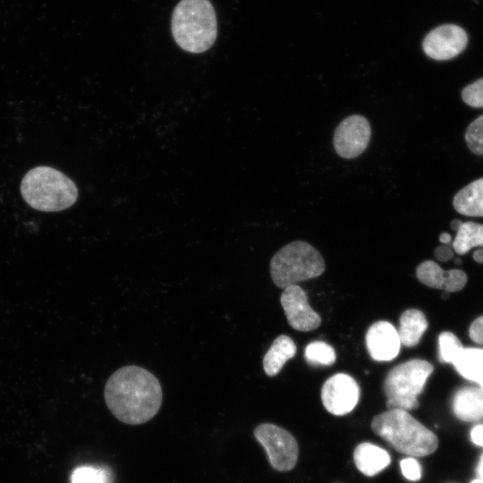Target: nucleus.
Returning a JSON list of instances; mask_svg holds the SVG:
<instances>
[{
	"mask_svg": "<svg viewBox=\"0 0 483 483\" xmlns=\"http://www.w3.org/2000/svg\"><path fill=\"white\" fill-rule=\"evenodd\" d=\"M105 401L120 421L137 425L152 419L159 411L163 393L157 378L139 366H125L107 380Z\"/></svg>",
	"mask_w": 483,
	"mask_h": 483,
	"instance_id": "1",
	"label": "nucleus"
},
{
	"mask_svg": "<svg viewBox=\"0 0 483 483\" xmlns=\"http://www.w3.org/2000/svg\"><path fill=\"white\" fill-rule=\"evenodd\" d=\"M171 30L176 44L184 51H208L217 37V21L209 0H181L174 9Z\"/></svg>",
	"mask_w": 483,
	"mask_h": 483,
	"instance_id": "2",
	"label": "nucleus"
},
{
	"mask_svg": "<svg viewBox=\"0 0 483 483\" xmlns=\"http://www.w3.org/2000/svg\"><path fill=\"white\" fill-rule=\"evenodd\" d=\"M371 428L396 451L411 456H426L438 445L437 436L407 411L391 409L374 417Z\"/></svg>",
	"mask_w": 483,
	"mask_h": 483,
	"instance_id": "3",
	"label": "nucleus"
},
{
	"mask_svg": "<svg viewBox=\"0 0 483 483\" xmlns=\"http://www.w3.org/2000/svg\"><path fill=\"white\" fill-rule=\"evenodd\" d=\"M21 193L29 206L45 212L66 209L78 198L75 183L62 172L49 166L30 170L21 180Z\"/></svg>",
	"mask_w": 483,
	"mask_h": 483,
	"instance_id": "4",
	"label": "nucleus"
},
{
	"mask_svg": "<svg viewBox=\"0 0 483 483\" xmlns=\"http://www.w3.org/2000/svg\"><path fill=\"white\" fill-rule=\"evenodd\" d=\"M321 254L310 244L292 242L279 250L270 261L274 284L285 289L297 283L318 277L325 271Z\"/></svg>",
	"mask_w": 483,
	"mask_h": 483,
	"instance_id": "5",
	"label": "nucleus"
},
{
	"mask_svg": "<svg viewBox=\"0 0 483 483\" xmlns=\"http://www.w3.org/2000/svg\"><path fill=\"white\" fill-rule=\"evenodd\" d=\"M433 369L429 362L420 359L410 360L394 367L384 381L388 410L400 409L408 411L418 408V396Z\"/></svg>",
	"mask_w": 483,
	"mask_h": 483,
	"instance_id": "6",
	"label": "nucleus"
},
{
	"mask_svg": "<svg viewBox=\"0 0 483 483\" xmlns=\"http://www.w3.org/2000/svg\"><path fill=\"white\" fill-rule=\"evenodd\" d=\"M258 442L267 452L269 463L279 471L292 470L298 460V445L295 438L284 428L265 423L254 430Z\"/></svg>",
	"mask_w": 483,
	"mask_h": 483,
	"instance_id": "7",
	"label": "nucleus"
},
{
	"mask_svg": "<svg viewBox=\"0 0 483 483\" xmlns=\"http://www.w3.org/2000/svg\"><path fill=\"white\" fill-rule=\"evenodd\" d=\"M360 387L351 376L338 373L330 377L321 389V400L331 414L343 416L351 412L359 402Z\"/></svg>",
	"mask_w": 483,
	"mask_h": 483,
	"instance_id": "8",
	"label": "nucleus"
},
{
	"mask_svg": "<svg viewBox=\"0 0 483 483\" xmlns=\"http://www.w3.org/2000/svg\"><path fill=\"white\" fill-rule=\"evenodd\" d=\"M468 35L458 25L445 24L429 31L422 47L424 53L436 61L452 59L461 54L467 46Z\"/></svg>",
	"mask_w": 483,
	"mask_h": 483,
	"instance_id": "9",
	"label": "nucleus"
},
{
	"mask_svg": "<svg viewBox=\"0 0 483 483\" xmlns=\"http://www.w3.org/2000/svg\"><path fill=\"white\" fill-rule=\"evenodd\" d=\"M370 136V125L365 117L361 115L349 116L335 130V149L343 158H354L366 149Z\"/></svg>",
	"mask_w": 483,
	"mask_h": 483,
	"instance_id": "10",
	"label": "nucleus"
},
{
	"mask_svg": "<svg viewBox=\"0 0 483 483\" xmlns=\"http://www.w3.org/2000/svg\"><path fill=\"white\" fill-rule=\"evenodd\" d=\"M280 302L293 329L308 332L320 326V316L311 309L306 292L299 285L286 287L281 294Z\"/></svg>",
	"mask_w": 483,
	"mask_h": 483,
	"instance_id": "11",
	"label": "nucleus"
},
{
	"mask_svg": "<svg viewBox=\"0 0 483 483\" xmlns=\"http://www.w3.org/2000/svg\"><path fill=\"white\" fill-rule=\"evenodd\" d=\"M370 357L377 361H390L399 353L401 341L396 328L387 321L372 324L366 334Z\"/></svg>",
	"mask_w": 483,
	"mask_h": 483,
	"instance_id": "12",
	"label": "nucleus"
},
{
	"mask_svg": "<svg viewBox=\"0 0 483 483\" xmlns=\"http://www.w3.org/2000/svg\"><path fill=\"white\" fill-rule=\"evenodd\" d=\"M453 412L457 419L476 422L483 419V390L464 386L457 390L452 400Z\"/></svg>",
	"mask_w": 483,
	"mask_h": 483,
	"instance_id": "13",
	"label": "nucleus"
},
{
	"mask_svg": "<svg viewBox=\"0 0 483 483\" xmlns=\"http://www.w3.org/2000/svg\"><path fill=\"white\" fill-rule=\"evenodd\" d=\"M353 461L364 475L372 477L385 470L391 462L389 453L371 443H361L354 450Z\"/></svg>",
	"mask_w": 483,
	"mask_h": 483,
	"instance_id": "14",
	"label": "nucleus"
},
{
	"mask_svg": "<svg viewBox=\"0 0 483 483\" xmlns=\"http://www.w3.org/2000/svg\"><path fill=\"white\" fill-rule=\"evenodd\" d=\"M455 210L468 216H483V177L459 191L453 200Z\"/></svg>",
	"mask_w": 483,
	"mask_h": 483,
	"instance_id": "15",
	"label": "nucleus"
},
{
	"mask_svg": "<svg viewBox=\"0 0 483 483\" xmlns=\"http://www.w3.org/2000/svg\"><path fill=\"white\" fill-rule=\"evenodd\" d=\"M296 353L293 340L284 335H279L271 344L263 359V368L269 377L277 375L288 360Z\"/></svg>",
	"mask_w": 483,
	"mask_h": 483,
	"instance_id": "16",
	"label": "nucleus"
},
{
	"mask_svg": "<svg viewBox=\"0 0 483 483\" xmlns=\"http://www.w3.org/2000/svg\"><path fill=\"white\" fill-rule=\"evenodd\" d=\"M424 313L416 309L405 310L400 318L398 335L401 343L406 347L416 346L428 328Z\"/></svg>",
	"mask_w": 483,
	"mask_h": 483,
	"instance_id": "17",
	"label": "nucleus"
},
{
	"mask_svg": "<svg viewBox=\"0 0 483 483\" xmlns=\"http://www.w3.org/2000/svg\"><path fill=\"white\" fill-rule=\"evenodd\" d=\"M453 365L461 376L483 390V349L464 348Z\"/></svg>",
	"mask_w": 483,
	"mask_h": 483,
	"instance_id": "18",
	"label": "nucleus"
},
{
	"mask_svg": "<svg viewBox=\"0 0 483 483\" xmlns=\"http://www.w3.org/2000/svg\"><path fill=\"white\" fill-rule=\"evenodd\" d=\"M483 247V225L462 222L456 232L453 248L458 254H465L473 247Z\"/></svg>",
	"mask_w": 483,
	"mask_h": 483,
	"instance_id": "19",
	"label": "nucleus"
},
{
	"mask_svg": "<svg viewBox=\"0 0 483 483\" xmlns=\"http://www.w3.org/2000/svg\"><path fill=\"white\" fill-rule=\"evenodd\" d=\"M416 275L423 284L431 288L444 290L447 281L448 270H443L439 265L432 260H426L418 266Z\"/></svg>",
	"mask_w": 483,
	"mask_h": 483,
	"instance_id": "20",
	"label": "nucleus"
},
{
	"mask_svg": "<svg viewBox=\"0 0 483 483\" xmlns=\"http://www.w3.org/2000/svg\"><path fill=\"white\" fill-rule=\"evenodd\" d=\"M304 357L306 361L312 366H330L335 361L334 348L323 341H314L309 343L305 349Z\"/></svg>",
	"mask_w": 483,
	"mask_h": 483,
	"instance_id": "21",
	"label": "nucleus"
},
{
	"mask_svg": "<svg viewBox=\"0 0 483 483\" xmlns=\"http://www.w3.org/2000/svg\"><path fill=\"white\" fill-rule=\"evenodd\" d=\"M113 477L106 468L80 466L71 476V483H112Z\"/></svg>",
	"mask_w": 483,
	"mask_h": 483,
	"instance_id": "22",
	"label": "nucleus"
},
{
	"mask_svg": "<svg viewBox=\"0 0 483 483\" xmlns=\"http://www.w3.org/2000/svg\"><path fill=\"white\" fill-rule=\"evenodd\" d=\"M441 362L453 364L464 349L460 340L451 332H442L438 336Z\"/></svg>",
	"mask_w": 483,
	"mask_h": 483,
	"instance_id": "23",
	"label": "nucleus"
},
{
	"mask_svg": "<svg viewBox=\"0 0 483 483\" xmlns=\"http://www.w3.org/2000/svg\"><path fill=\"white\" fill-rule=\"evenodd\" d=\"M464 139L472 153L483 156V114L468 126Z\"/></svg>",
	"mask_w": 483,
	"mask_h": 483,
	"instance_id": "24",
	"label": "nucleus"
},
{
	"mask_svg": "<svg viewBox=\"0 0 483 483\" xmlns=\"http://www.w3.org/2000/svg\"><path fill=\"white\" fill-rule=\"evenodd\" d=\"M462 98L470 106L483 107V78L466 86L462 91Z\"/></svg>",
	"mask_w": 483,
	"mask_h": 483,
	"instance_id": "25",
	"label": "nucleus"
},
{
	"mask_svg": "<svg viewBox=\"0 0 483 483\" xmlns=\"http://www.w3.org/2000/svg\"><path fill=\"white\" fill-rule=\"evenodd\" d=\"M401 471L405 479L411 481H418L421 479V465L414 457H407L400 462Z\"/></svg>",
	"mask_w": 483,
	"mask_h": 483,
	"instance_id": "26",
	"label": "nucleus"
},
{
	"mask_svg": "<svg viewBox=\"0 0 483 483\" xmlns=\"http://www.w3.org/2000/svg\"><path fill=\"white\" fill-rule=\"evenodd\" d=\"M467 283L466 274L460 269L448 270V276L444 291L454 292L462 290Z\"/></svg>",
	"mask_w": 483,
	"mask_h": 483,
	"instance_id": "27",
	"label": "nucleus"
},
{
	"mask_svg": "<svg viewBox=\"0 0 483 483\" xmlns=\"http://www.w3.org/2000/svg\"><path fill=\"white\" fill-rule=\"evenodd\" d=\"M470 339L479 344H483V316L476 318L470 327Z\"/></svg>",
	"mask_w": 483,
	"mask_h": 483,
	"instance_id": "28",
	"label": "nucleus"
},
{
	"mask_svg": "<svg viewBox=\"0 0 483 483\" xmlns=\"http://www.w3.org/2000/svg\"><path fill=\"white\" fill-rule=\"evenodd\" d=\"M470 442L479 447H483V423L474 425L470 430Z\"/></svg>",
	"mask_w": 483,
	"mask_h": 483,
	"instance_id": "29",
	"label": "nucleus"
},
{
	"mask_svg": "<svg viewBox=\"0 0 483 483\" xmlns=\"http://www.w3.org/2000/svg\"><path fill=\"white\" fill-rule=\"evenodd\" d=\"M453 256V252L449 246L441 245L435 250V257L439 261H448Z\"/></svg>",
	"mask_w": 483,
	"mask_h": 483,
	"instance_id": "30",
	"label": "nucleus"
},
{
	"mask_svg": "<svg viewBox=\"0 0 483 483\" xmlns=\"http://www.w3.org/2000/svg\"><path fill=\"white\" fill-rule=\"evenodd\" d=\"M475 472L477 478L483 480V453L479 458Z\"/></svg>",
	"mask_w": 483,
	"mask_h": 483,
	"instance_id": "31",
	"label": "nucleus"
},
{
	"mask_svg": "<svg viewBox=\"0 0 483 483\" xmlns=\"http://www.w3.org/2000/svg\"><path fill=\"white\" fill-rule=\"evenodd\" d=\"M473 258L478 263H483V249H479L474 251Z\"/></svg>",
	"mask_w": 483,
	"mask_h": 483,
	"instance_id": "32",
	"label": "nucleus"
},
{
	"mask_svg": "<svg viewBox=\"0 0 483 483\" xmlns=\"http://www.w3.org/2000/svg\"><path fill=\"white\" fill-rule=\"evenodd\" d=\"M439 240L444 244H448L451 242V235L447 233H442L439 236Z\"/></svg>",
	"mask_w": 483,
	"mask_h": 483,
	"instance_id": "33",
	"label": "nucleus"
},
{
	"mask_svg": "<svg viewBox=\"0 0 483 483\" xmlns=\"http://www.w3.org/2000/svg\"><path fill=\"white\" fill-rule=\"evenodd\" d=\"M462 224V222L459 219H454L451 222V228L457 232L458 229L460 228L461 225Z\"/></svg>",
	"mask_w": 483,
	"mask_h": 483,
	"instance_id": "34",
	"label": "nucleus"
},
{
	"mask_svg": "<svg viewBox=\"0 0 483 483\" xmlns=\"http://www.w3.org/2000/svg\"><path fill=\"white\" fill-rule=\"evenodd\" d=\"M470 483H483V480L480 479L475 478Z\"/></svg>",
	"mask_w": 483,
	"mask_h": 483,
	"instance_id": "35",
	"label": "nucleus"
},
{
	"mask_svg": "<svg viewBox=\"0 0 483 483\" xmlns=\"http://www.w3.org/2000/svg\"><path fill=\"white\" fill-rule=\"evenodd\" d=\"M455 263H456V264H461V259H460V258H457V259L455 260Z\"/></svg>",
	"mask_w": 483,
	"mask_h": 483,
	"instance_id": "36",
	"label": "nucleus"
}]
</instances>
